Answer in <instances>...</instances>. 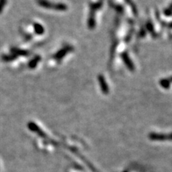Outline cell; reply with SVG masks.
Here are the masks:
<instances>
[{
    "instance_id": "cell-16",
    "label": "cell",
    "mask_w": 172,
    "mask_h": 172,
    "mask_svg": "<svg viewBox=\"0 0 172 172\" xmlns=\"http://www.w3.org/2000/svg\"><path fill=\"white\" fill-rule=\"evenodd\" d=\"M169 81L171 82H171H172V76H171V77H170V78H169Z\"/></svg>"
},
{
    "instance_id": "cell-3",
    "label": "cell",
    "mask_w": 172,
    "mask_h": 172,
    "mask_svg": "<svg viewBox=\"0 0 172 172\" xmlns=\"http://www.w3.org/2000/svg\"><path fill=\"white\" fill-rule=\"evenodd\" d=\"M73 50H74V48L71 45H66V46L60 49L58 52H57L53 56V58L57 61H60L67 53L73 52Z\"/></svg>"
},
{
    "instance_id": "cell-12",
    "label": "cell",
    "mask_w": 172,
    "mask_h": 172,
    "mask_svg": "<svg viewBox=\"0 0 172 172\" xmlns=\"http://www.w3.org/2000/svg\"><path fill=\"white\" fill-rule=\"evenodd\" d=\"M146 29H147V30L149 31L150 33L152 34V35L154 37V29H153V25L151 23V22H148L147 24H146Z\"/></svg>"
},
{
    "instance_id": "cell-1",
    "label": "cell",
    "mask_w": 172,
    "mask_h": 172,
    "mask_svg": "<svg viewBox=\"0 0 172 172\" xmlns=\"http://www.w3.org/2000/svg\"><path fill=\"white\" fill-rule=\"evenodd\" d=\"M103 6V1L100 0V1L96 3H92L90 5V14L88 21H87V25L90 30H93L96 26V12L97 10H100Z\"/></svg>"
},
{
    "instance_id": "cell-7",
    "label": "cell",
    "mask_w": 172,
    "mask_h": 172,
    "mask_svg": "<svg viewBox=\"0 0 172 172\" xmlns=\"http://www.w3.org/2000/svg\"><path fill=\"white\" fill-rule=\"evenodd\" d=\"M10 50L12 54L16 55L17 57L18 56H27L29 54H30V52H29L28 51L22 50V49H19V48H17V47H12Z\"/></svg>"
},
{
    "instance_id": "cell-6",
    "label": "cell",
    "mask_w": 172,
    "mask_h": 172,
    "mask_svg": "<svg viewBox=\"0 0 172 172\" xmlns=\"http://www.w3.org/2000/svg\"><path fill=\"white\" fill-rule=\"evenodd\" d=\"M27 127L28 129L32 131V132L37 133L38 135L40 136H45V134L43 133V131L38 127V126L36 123H34L33 122H30L27 123Z\"/></svg>"
},
{
    "instance_id": "cell-5",
    "label": "cell",
    "mask_w": 172,
    "mask_h": 172,
    "mask_svg": "<svg viewBox=\"0 0 172 172\" xmlns=\"http://www.w3.org/2000/svg\"><path fill=\"white\" fill-rule=\"evenodd\" d=\"M98 82H99L100 89H101L102 93L105 95L108 94L109 93L108 86V84L107 83H106L105 78H104V76H103V75L100 74L99 76H98Z\"/></svg>"
},
{
    "instance_id": "cell-15",
    "label": "cell",
    "mask_w": 172,
    "mask_h": 172,
    "mask_svg": "<svg viewBox=\"0 0 172 172\" xmlns=\"http://www.w3.org/2000/svg\"><path fill=\"white\" fill-rule=\"evenodd\" d=\"M140 35L141 36V37H144L146 35V32H145V30H144V29H141L140 31Z\"/></svg>"
},
{
    "instance_id": "cell-8",
    "label": "cell",
    "mask_w": 172,
    "mask_h": 172,
    "mask_svg": "<svg viewBox=\"0 0 172 172\" xmlns=\"http://www.w3.org/2000/svg\"><path fill=\"white\" fill-rule=\"evenodd\" d=\"M40 60H41V57H40V55H36L33 59H32L30 62H29V64H28L29 67H30V69L35 68V67H37V65L38 63H39Z\"/></svg>"
},
{
    "instance_id": "cell-2",
    "label": "cell",
    "mask_w": 172,
    "mask_h": 172,
    "mask_svg": "<svg viewBox=\"0 0 172 172\" xmlns=\"http://www.w3.org/2000/svg\"><path fill=\"white\" fill-rule=\"evenodd\" d=\"M37 2L40 7L45 9L57 11H65L67 10V6L63 3H52L48 0H37Z\"/></svg>"
},
{
    "instance_id": "cell-11",
    "label": "cell",
    "mask_w": 172,
    "mask_h": 172,
    "mask_svg": "<svg viewBox=\"0 0 172 172\" xmlns=\"http://www.w3.org/2000/svg\"><path fill=\"white\" fill-rule=\"evenodd\" d=\"M159 83H160L161 86L164 87V89H169L170 85H171V82L169 81V79H166V78H163V79L160 80Z\"/></svg>"
},
{
    "instance_id": "cell-9",
    "label": "cell",
    "mask_w": 172,
    "mask_h": 172,
    "mask_svg": "<svg viewBox=\"0 0 172 172\" xmlns=\"http://www.w3.org/2000/svg\"><path fill=\"white\" fill-rule=\"evenodd\" d=\"M34 32L38 35H42L45 32V28L42 25L39 23H34L33 25Z\"/></svg>"
},
{
    "instance_id": "cell-14",
    "label": "cell",
    "mask_w": 172,
    "mask_h": 172,
    "mask_svg": "<svg viewBox=\"0 0 172 172\" xmlns=\"http://www.w3.org/2000/svg\"><path fill=\"white\" fill-rule=\"evenodd\" d=\"M7 4V0H0V14L2 12V10Z\"/></svg>"
},
{
    "instance_id": "cell-10",
    "label": "cell",
    "mask_w": 172,
    "mask_h": 172,
    "mask_svg": "<svg viewBox=\"0 0 172 172\" xmlns=\"http://www.w3.org/2000/svg\"><path fill=\"white\" fill-rule=\"evenodd\" d=\"M17 56L14 54H10V55H4L1 57V59L4 61L5 62H10V61H13L15 59H17Z\"/></svg>"
},
{
    "instance_id": "cell-13",
    "label": "cell",
    "mask_w": 172,
    "mask_h": 172,
    "mask_svg": "<svg viewBox=\"0 0 172 172\" xmlns=\"http://www.w3.org/2000/svg\"><path fill=\"white\" fill-rule=\"evenodd\" d=\"M125 1H126V2L128 4H129L130 6L131 7V8L133 9V13H134L135 14H136V13H137L136 7V6H135L134 3L133 2L132 0H125Z\"/></svg>"
},
{
    "instance_id": "cell-4",
    "label": "cell",
    "mask_w": 172,
    "mask_h": 172,
    "mask_svg": "<svg viewBox=\"0 0 172 172\" xmlns=\"http://www.w3.org/2000/svg\"><path fill=\"white\" fill-rule=\"evenodd\" d=\"M121 58L123 61L124 64L126 65V66L128 67V69L130 71H133L135 70V66L133 65L132 60H131V58H129V55H128L127 52H123L121 54Z\"/></svg>"
}]
</instances>
